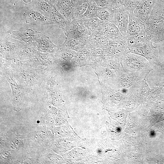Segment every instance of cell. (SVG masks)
I'll return each mask as SVG.
<instances>
[{
    "instance_id": "6da1fadb",
    "label": "cell",
    "mask_w": 164,
    "mask_h": 164,
    "mask_svg": "<svg viewBox=\"0 0 164 164\" xmlns=\"http://www.w3.org/2000/svg\"><path fill=\"white\" fill-rule=\"evenodd\" d=\"M145 29L150 40L158 43L164 40V8L160 0H156Z\"/></svg>"
},
{
    "instance_id": "7a4b0ae2",
    "label": "cell",
    "mask_w": 164,
    "mask_h": 164,
    "mask_svg": "<svg viewBox=\"0 0 164 164\" xmlns=\"http://www.w3.org/2000/svg\"><path fill=\"white\" fill-rule=\"evenodd\" d=\"M66 38H73L86 43L91 33L85 26L84 20H74L71 22L68 30L65 32Z\"/></svg>"
},
{
    "instance_id": "3957f363",
    "label": "cell",
    "mask_w": 164,
    "mask_h": 164,
    "mask_svg": "<svg viewBox=\"0 0 164 164\" xmlns=\"http://www.w3.org/2000/svg\"><path fill=\"white\" fill-rule=\"evenodd\" d=\"M26 45L8 33L1 36V50L3 54L15 55L20 53Z\"/></svg>"
},
{
    "instance_id": "277c9868",
    "label": "cell",
    "mask_w": 164,
    "mask_h": 164,
    "mask_svg": "<svg viewBox=\"0 0 164 164\" xmlns=\"http://www.w3.org/2000/svg\"><path fill=\"white\" fill-rule=\"evenodd\" d=\"M114 11L112 23L118 28L121 34L125 38L129 22V12L124 6Z\"/></svg>"
},
{
    "instance_id": "5b68a950",
    "label": "cell",
    "mask_w": 164,
    "mask_h": 164,
    "mask_svg": "<svg viewBox=\"0 0 164 164\" xmlns=\"http://www.w3.org/2000/svg\"><path fill=\"white\" fill-rule=\"evenodd\" d=\"M156 0H141L133 11L134 15L145 25L148 22Z\"/></svg>"
},
{
    "instance_id": "8992f818",
    "label": "cell",
    "mask_w": 164,
    "mask_h": 164,
    "mask_svg": "<svg viewBox=\"0 0 164 164\" xmlns=\"http://www.w3.org/2000/svg\"><path fill=\"white\" fill-rule=\"evenodd\" d=\"M24 15L26 22L31 25L42 26L54 24L49 18L33 9H26Z\"/></svg>"
},
{
    "instance_id": "52a82bcc",
    "label": "cell",
    "mask_w": 164,
    "mask_h": 164,
    "mask_svg": "<svg viewBox=\"0 0 164 164\" xmlns=\"http://www.w3.org/2000/svg\"><path fill=\"white\" fill-rule=\"evenodd\" d=\"M13 38L26 45L35 44L41 33L29 29L23 31H10L8 32Z\"/></svg>"
},
{
    "instance_id": "ba28073f",
    "label": "cell",
    "mask_w": 164,
    "mask_h": 164,
    "mask_svg": "<svg viewBox=\"0 0 164 164\" xmlns=\"http://www.w3.org/2000/svg\"><path fill=\"white\" fill-rule=\"evenodd\" d=\"M77 0H59L55 5L61 15L70 23L74 20L73 11Z\"/></svg>"
},
{
    "instance_id": "9c48e42d",
    "label": "cell",
    "mask_w": 164,
    "mask_h": 164,
    "mask_svg": "<svg viewBox=\"0 0 164 164\" xmlns=\"http://www.w3.org/2000/svg\"><path fill=\"white\" fill-rule=\"evenodd\" d=\"M125 39L127 45L130 47L141 46L151 41L145 29L135 35H126Z\"/></svg>"
},
{
    "instance_id": "30bf717a",
    "label": "cell",
    "mask_w": 164,
    "mask_h": 164,
    "mask_svg": "<svg viewBox=\"0 0 164 164\" xmlns=\"http://www.w3.org/2000/svg\"><path fill=\"white\" fill-rule=\"evenodd\" d=\"M100 30L109 41L122 40L125 38L118 28L112 23L102 25Z\"/></svg>"
},
{
    "instance_id": "8fae6325",
    "label": "cell",
    "mask_w": 164,
    "mask_h": 164,
    "mask_svg": "<svg viewBox=\"0 0 164 164\" xmlns=\"http://www.w3.org/2000/svg\"><path fill=\"white\" fill-rule=\"evenodd\" d=\"M144 29V25L134 15L133 12H129V22L126 35L136 34Z\"/></svg>"
},
{
    "instance_id": "7c38bea8",
    "label": "cell",
    "mask_w": 164,
    "mask_h": 164,
    "mask_svg": "<svg viewBox=\"0 0 164 164\" xmlns=\"http://www.w3.org/2000/svg\"><path fill=\"white\" fill-rule=\"evenodd\" d=\"M54 7V6L45 0H34L32 9L40 12L50 19Z\"/></svg>"
},
{
    "instance_id": "4fadbf2b",
    "label": "cell",
    "mask_w": 164,
    "mask_h": 164,
    "mask_svg": "<svg viewBox=\"0 0 164 164\" xmlns=\"http://www.w3.org/2000/svg\"><path fill=\"white\" fill-rule=\"evenodd\" d=\"M114 13V11L111 6L98 7L97 17L103 25L108 23H112Z\"/></svg>"
},
{
    "instance_id": "5bb4252c",
    "label": "cell",
    "mask_w": 164,
    "mask_h": 164,
    "mask_svg": "<svg viewBox=\"0 0 164 164\" xmlns=\"http://www.w3.org/2000/svg\"><path fill=\"white\" fill-rule=\"evenodd\" d=\"M36 45L42 50L47 52H53L58 47L53 44L49 37L41 33L36 40Z\"/></svg>"
},
{
    "instance_id": "9a60e30c",
    "label": "cell",
    "mask_w": 164,
    "mask_h": 164,
    "mask_svg": "<svg viewBox=\"0 0 164 164\" xmlns=\"http://www.w3.org/2000/svg\"><path fill=\"white\" fill-rule=\"evenodd\" d=\"M109 41L101 32L100 29L91 33L86 43L105 46L109 45Z\"/></svg>"
},
{
    "instance_id": "2e32d148",
    "label": "cell",
    "mask_w": 164,
    "mask_h": 164,
    "mask_svg": "<svg viewBox=\"0 0 164 164\" xmlns=\"http://www.w3.org/2000/svg\"><path fill=\"white\" fill-rule=\"evenodd\" d=\"M50 19L54 24L58 25L60 28L63 29L64 32L68 30L70 23L57 10L55 6Z\"/></svg>"
},
{
    "instance_id": "e0dca14e",
    "label": "cell",
    "mask_w": 164,
    "mask_h": 164,
    "mask_svg": "<svg viewBox=\"0 0 164 164\" xmlns=\"http://www.w3.org/2000/svg\"><path fill=\"white\" fill-rule=\"evenodd\" d=\"M89 1H77L73 11L74 20H81L86 12L89 4Z\"/></svg>"
},
{
    "instance_id": "ac0fdd59",
    "label": "cell",
    "mask_w": 164,
    "mask_h": 164,
    "mask_svg": "<svg viewBox=\"0 0 164 164\" xmlns=\"http://www.w3.org/2000/svg\"><path fill=\"white\" fill-rule=\"evenodd\" d=\"M83 20L85 26L91 33L100 29L102 25L100 20L97 17Z\"/></svg>"
},
{
    "instance_id": "d6986e66",
    "label": "cell",
    "mask_w": 164,
    "mask_h": 164,
    "mask_svg": "<svg viewBox=\"0 0 164 164\" xmlns=\"http://www.w3.org/2000/svg\"><path fill=\"white\" fill-rule=\"evenodd\" d=\"M98 8V6L95 2L90 1L87 10L81 20H84L97 17Z\"/></svg>"
},
{
    "instance_id": "ffe728a7",
    "label": "cell",
    "mask_w": 164,
    "mask_h": 164,
    "mask_svg": "<svg viewBox=\"0 0 164 164\" xmlns=\"http://www.w3.org/2000/svg\"><path fill=\"white\" fill-rule=\"evenodd\" d=\"M141 0H125L123 6L129 12H133Z\"/></svg>"
},
{
    "instance_id": "44dd1931",
    "label": "cell",
    "mask_w": 164,
    "mask_h": 164,
    "mask_svg": "<svg viewBox=\"0 0 164 164\" xmlns=\"http://www.w3.org/2000/svg\"><path fill=\"white\" fill-rule=\"evenodd\" d=\"M34 0H15L16 5L26 9H32Z\"/></svg>"
},
{
    "instance_id": "7402d4cb",
    "label": "cell",
    "mask_w": 164,
    "mask_h": 164,
    "mask_svg": "<svg viewBox=\"0 0 164 164\" xmlns=\"http://www.w3.org/2000/svg\"><path fill=\"white\" fill-rule=\"evenodd\" d=\"M95 2L97 6L99 7L111 6L113 0H90Z\"/></svg>"
},
{
    "instance_id": "603a6c76",
    "label": "cell",
    "mask_w": 164,
    "mask_h": 164,
    "mask_svg": "<svg viewBox=\"0 0 164 164\" xmlns=\"http://www.w3.org/2000/svg\"><path fill=\"white\" fill-rule=\"evenodd\" d=\"M125 0H113L112 7L114 10L118 9L123 6Z\"/></svg>"
},
{
    "instance_id": "cb8c5ba5",
    "label": "cell",
    "mask_w": 164,
    "mask_h": 164,
    "mask_svg": "<svg viewBox=\"0 0 164 164\" xmlns=\"http://www.w3.org/2000/svg\"><path fill=\"white\" fill-rule=\"evenodd\" d=\"M45 1L55 6L59 0H45Z\"/></svg>"
},
{
    "instance_id": "d4e9b609",
    "label": "cell",
    "mask_w": 164,
    "mask_h": 164,
    "mask_svg": "<svg viewBox=\"0 0 164 164\" xmlns=\"http://www.w3.org/2000/svg\"><path fill=\"white\" fill-rule=\"evenodd\" d=\"M154 135V132L153 131H151L149 135L151 137H153Z\"/></svg>"
},
{
    "instance_id": "484cf974",
    "label": "cell",
    "mask_w": 164,
    "mask_h": 164,
    "mask_svg": "<svg viewBox=\"0 0 164 164\" xmlns=\"http://www.w3.org/2000/svg\"><path fill=\"white\" fill-rule=\"evenodd\" d=\"M117 130L118 132L119 133V132H121V128H120V127H118L117 128Z\"/></svg>"
},
{
    "instance_id": "4316f807",
    "label": "cell",
    "mask_w": 164,
    "mask_h": 164,
    "mask_svg": "<svg viewBox=\"0 0 164 164\" xmlns=\"http://www.w3.org/2000/svg\"><path fill=\"white\" fill-rule=\"evenodd\" d=\"M164 8V0H160Z\"/></svg>"
},
{
    "instance_id": "83f0119b",
    "label": "cell",
    "mask_w": 164,
    "mask_h": 164,
    "mask_svg": "<svg viewBox=\"0 0 164 164\" xmlns=\"http://www.w3.org/2000/svg\"><path fill=\"white\" fill-rule=\"evenodd\" d=\"M77 1H84V0H77ZM87 1H90V0H87Z\"/></svg>"
}]
</instances>
